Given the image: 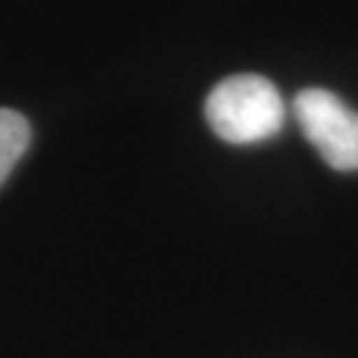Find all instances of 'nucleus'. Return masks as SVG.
I'll list each match as a JSON object with an SVG mask.
<instances>
[{
	"mask_svg": "<svg viewBox=\"0 0 358 358\" xmlns=\"http://www.w3.org/2000/svg\"><path fill=\"white\" fill-rule=\"evenodd\" d=\"M205 117L217 138L242 146L276 136L287 120V109L271 80L260 75H231L210 90Z\"/></svg>",
	"mask_w": 358,
	"mask_h": 358,
	"instance_id": "obj_1",
	"label": "nucleus"
},
{
	"mask_svg": "<svg viewBox=\"0 0 358 358\" xmlns=\"http://www.w3.org/2000/svg\"><path fill=\"white\" fill-rule=\"evenodd\" d=\"M300 130L332 170H358V112L324 88L300 90L294 99Z\"/></svg>",
	"mask_w": 358,
	"mask_h": 358,
	"instance_id": "obj_2",
	"label": "nucleus"
},
{
	"mask_svg": "<svg viewBox=\"0 0 358 358\" xmlns=\"http://www.w3.org/2000/svg\"><path fill=\"white\" fill-rule=\"evenodd\" d=\"M32 130L24 115L13 109H0V186L13 173L16 162L29 149Z\"/></svg>",
	"mask_w": 358,
	"mask_h": 358,
	"instance_id": "obj_3",
	"label": "nucleus"
}]
</instances>
